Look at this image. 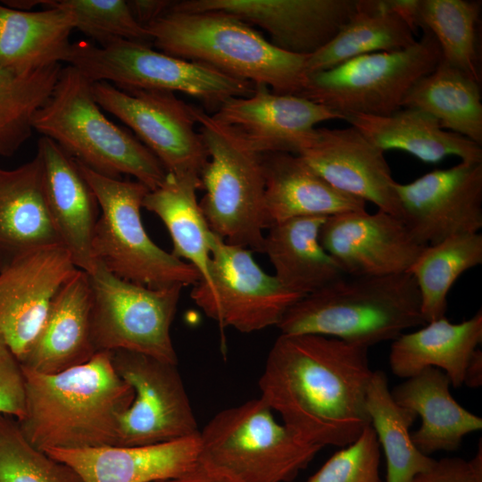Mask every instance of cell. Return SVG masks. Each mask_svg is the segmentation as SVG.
<instances>
[{
  "instance_id": "obj_1",
  "label": "cell",
  "mask_w": 482,
  "mask_h": 482,
  "mask_svg": "<svg viewBox=\"0 0 482 482\" xmlns=\"http://www.w3.org/2000/svg\"><path fill=\"white\" fill-rule=\"evenodd\" d=\"M368 350L320 335L280 334L259 380L260 397L305 441L346 446L370 425Z\"/></svg>"
},
{
  "instance_id": "obj_2",
  "label": "cell",
  "mask_w": 482,
  "mask_h": 482,
  "mask_svg": "<svg viewBox=\"0 0 482 482\" xmlns=\"http://www.w3.org/2000/svg\"><path fill=\"white\" fill-rule=\"evenodd\" d=\"M22 369L25 411L17 421L34 447L45 452L116 445L118 417L134 392L117 373L111 352H97L53 374Z\"/></svg>"
},
{
  "instance_id": "obj_3",
  "label": "cell",
  "mask_w": 482,
  "mask_h": 482,
  "mask_svg": "<svg viewBox=\"0 0 482 482\" xmlns=\"http://www.w3.org/2000/svg\"><path fill=\"white\" fill-rule=\"evenodd\" d=\"M145 28L154 45L164 54L206 64L254 85H265L278 95L298 96L303 87L309 55L277 48L251 25L231 14L181 12L170 7Z\"/></svg>"
},
{
  "instance_id": "obj_4",
  "label": "cell",
  "mask_w": 482,
  "mask_h": 482,
  "mask_svg": "<svg viewBox=\"0 0 482 482\" xmlns=\"http://www.w3.org/2000/svg\"><path fill=\"white\" fill-rule=\"evenodd\" d=\"M425 324L416 283L404 272L345 275L295 302L277 328L285 335H320L369 349Z\"/></svg>"
},
{
  "instance_id": "obj_5",
  "label": "cell",
  "mask_w": 482,
  "mask_h": 482,
  "mask_svg": "<svg viewBox=\"0 0 482 482\" xmlns=\"http://www.w3.org/2000/svg\"><path fill=\"white\" fill-rule=\"evenodd\" d=\"M92 81L67 65L31 126L91 170L111 178L133 176L149 190L157 188L167 171L137 137L115 125L95 100Z\"/></svg>"
},
{
  "instance_id": "obj_6",
  "label": "cell",
  "mask_w": 482,
  "mask_h": 482,
  "mask_svg": "<svg viewBox=\"0 0 482 482\" xmlns=\"http://www.w3.org/2000/svg\"><path fill=\"white\" fill-rule=\"evenodd\" d=\"M75 161L100 209L93 239L97 263L150 288L184 287L201 280L193 265L162 249L145 231L141 208L149 189L144 184L104 176Z\"/></svg>"
},
{
  "instance_id": "obj_7",
  "label": "cell",
  "mask_w": 482,
  "mask_h": 482,
  "mask_svg": "<svg viewBox=\"0 0 482 482\" xmlns=\"http://www.w3.org/2000/svg\"><path fill=\"white\" fill-rule=\"evenodd\" d=\"M64 62L92 82H108L123 90L180 92L198 99L212 113L225 101L249 96L255 89L250 81L135 41L119 40L104 46L71 43Z\"/></svg>"
},
{
  "instance_id": "obj_8",
  "label": "cell",
  "mask_w": 482,
  "mask_h": 482,
  "mask_svg": "<svg viewBox=\"0 0 482 482\" xmlns=\"http://www.w3.org/2000/svg\"><path fill=\"white\" fill-rule=\"evenodd\" d=\"M261 398L225 409L199 431L201 454L244 482H291L323 446L305 441Z\"/></svg>"
},
{
  "instance_id": "obj_9",
  "label": "cell",
  "mask_w": 482,
  "mask_h": 482,
  "mask_svg": "<svg viewBox=\"0 0 482 482\" xmlns=\"http://www.w3.org/2000/svg\"><path fill=\"white\" fill-rule=\"evenodd\" d=\"M208 152L199 206L211 231L226 243L262 253L266 229L261 154L251 152L194 106Z\"/></svg>"
},
{
  "instance_id": "obj_10",
  "label": "cell",
  "mask_w": 482,
  "mask_h": 482,
  "mask_svg": "<svg viewBox=\"0 0 482 482\" xmlns=\"http://www.w3.org/2000/svg\"><path fill=\"white\" fill-rule=\"evenodd\" d=\"M441 59L436 39L423 30L408 48L360 55L306 74L298 96L328 108L343 120L353 114L387 116L402 108L409 90Z\"/></svg>"
},
{
  "instance_id": "obj_11",
  "label": "cell",
  "mask_w": 482,
  "mask_h": 482,
  "mask_svg": "<svg viewBox=\"0 0 482 482\" xmlns=\"http://www.w3.org/2000/svg\"><path fill=\"white\" fill-rule=\"evenodd\" d=\"M88 276L96 351H129L177 365L170 327L183 287L150 288L118 278L99 263Z\"/></svg>"
},
{
  "instance_id": "obj_12",
  "label": "cell",
  "mask_w": 482,
  "mask_h": 482,
  "mask_svg": "<svg viewBox=\"0 0 482 482\" xmlns=\"http://www.w3.org/2000/svg\"><path fill=\"white\" fill-rule=\"evenodd\" d=\"M210 282H197L190 297L220 328L251 333L278 326L302 295L284 287L253 260L251 251L209 236Z\"/></svg>"
},
{
  "instance_id": "obj_13",
  "label": "cell",
  "mask_w": 482,
  "mask_h": 482,
  "mask_svg": "<svg viewBox=\"0 0 482 482\" xmlns=\"http://www.w3.org/2000/svg\"><path fill=\"white\" fill-rule=\"evenodd\" d=\"M92 91L97 104L129 127L167 172L200 178L209 155L193 105L170 91L123 90L104 81L93 82Z\"/></svg>"
},
{
  "instance_id": "obj_14",
  "label": "cell",
  "mask_w": 482,
  "mask_h": 482,
  "mask_svg": "<svg viewBox=\"0 0 482 482\" xmlns=\"http://www.w3.org/2000/svg\"><path fill=\"white\" fill-rule=\"evenodd\" d=\"M111 354L117 373L134 392L118 417L116 445H154L199 433L176 364L124 350Z\"/></svg>"
},
{
  "instance_id": "obj_15",
  "label": "cell",
  "mask_w": 482,
  "mask_h": 482,
  "mask_svg": "<svg viewBox=\"0 0 482 482\" xmlns=\"http://www.w3.org/2000/svg\"><path fill=\"white\" fill-rule=\"evenodd\" d=\"M394 188L402 220L422 246L482 229V162H461Z\"/></svg>"
},
{
  "instance_id": "obj_16",
  "label": "cell",
  "mask_w": 482,
  "mask_h": 482,
  "mask_svg": "<svg viewBox=\"0 0 482 482\" xmlns=\"http://www.w3.org/2000/svg\"><path fill=\"white\" fill-rule=\"evenodd\" d=\"M358 0H182L171 9L220 11L270 35L277 48L311 55L329 43L357 10Z\"/></svg>"
},
{
  "instance_id": "obj_17",
  "label": "cell",
  "mask_w": 482,
  "mask_h": 482,
  "mask_svg": "<svg viewBox=\"0 0 482 482\" xmlns=\"http://www.w3.org/2000/svg\"><path fill=\"white\" fill-rule=\"evenodd\" d=\"M210 117L245 148L258 154H297L317 124L343 120L321 104L299 96L275 94L265 85H255L249 96L225 101Z\"/></svg>"
},
{
  "instance_id": "obj_18",
  "label": "cell",
  "mask_w": 482,
  "mask_h": 482,
  "mask_svg": "<svg viewBox=\"0 0 482 482\" xmlns=\"http://www.w3.org/2000/svg\"><path fill=\"white\" fill-rule=\"evenodd\" d=\"M320 241L345 276L376 277L407 272L425 246L404 221L378 210L326 218Z\"/></svg>"
},
{
  "instance_id": "obj_19",
  "label": "cell",
  "mask_w": 482,
  "mask_h": 482,
  "mask_svg": "<svg viewBox=\"0 0 482 482\" xmlns=\"http://www.w3.org/2000/svg\"><path fill=\"white\" fill-rule=\"evenodd\" d=\"M77 269L68 250L57 245L29 252L0 270V338L19 361Z\"/></svg>"
},
{
  "instance_id": "obj_20",
  "label": "cell",
  "mask_w": 482,
  "mask_h": 482,
  "mask_svg": "<svg viewBox=\"0 0 482 482\" xmlns=\"http://www.w3.org/2000/svg\"><path fill=\"white\" fill-rule=\"evenodd\" d=\"M297 155L338 191L402 219L384 152L355 128H315Z\"/></svg>"
},
{
  "instance_id": "obj_21",
  "label": "cell",
  "mask_w": 482,
  "mask_h": 482,
  "mask_svg": "<svg viewBox=\"0 0 482 482\" xmlns=\"http://www.w3.org/2000/svg\"><path fill=\"white\" fill-rule=\"evenodd\" d=\"M42 163V189L46 209L75 266L88 275L98 263L93 239L100 209L77 162L54 140L41 137L37 152Z\"/></svg>"
},
{
  "instance_id": "obj_22",
  "label": "cell",
  "mask_w": 482,
  "mask_h": 482,
  "mask_svg": "<svg viewBox=\"0 0 482 482\" xmlns=\"http://www.w3.org/2000/svg\"><path fill=\"white\" fill-rule=\"evenodd\" d=\"M52 458L74 470L82 482H158L187 470L201 454L199 433L147 445L49 449Z\"/></svg>"
},
{
  "instance_id": "obj_23",
  "label": "cell",
  "mask_w": 482,
  "mask_h": 482,
  "mask_svg": "<svg viewBox=\"0 0 482 482\" xmlns=\"http://www.w3.org/2000/svg\"><path fill=\"white\" fill-rule=\"evenodd\" d=\"M91 310L89 276L77 269L57 291L39 332L20 360L21 366L53 374L89 361L97 353Z\"/></svg>"
},
{
  "instance_id": "obj_24",
  "label": "cell",
  "mask_w": 482,
  "mask_h": 482,
  "mask_svg": "<svg viewBox=\"0 0 482 482\" xmlns=\"http://www.w3.org/2000/svg\"><path fill=\"white\" fill-rule=\"evenodd\" d=\"M261 160L266 229L294 218L367 211L365 201L333 187L297 154L272 152Z\"/></svg>"
},
{
  "instance_id": "obj_25",
  "label": "cell",
  "mask_w": 482,
  "mask_h": 482,
  "mask_svg": "<svg viewBox=\"0 0 482 482\" xmlns=\"http://www.w3.org/2000/svg\"><path fill=\"white\" fill-rule=\"evenodd\" d=\"M57 245L62 244L45 203L38 154L17 168L0 167V270L29 252Z\"/></svg>"
},
{
  "instance_id": "obj_26",
  "label": "cell",
  "mask_w": 482,
  "mask_h": 482,
  "mask_svg": "<svg viewBox=\"0 0 482 482\" xmlns=\"http://www.w3.org/2000/svg\"><path fill=\"white\" fill-rule=\"evenodd\" d=\"M450 386L446 374L430 367L406 378L391 391L399 405L420 417V426L411 436L417 449L425 455L455 451L465 436L482 428V419L459 404Z\"/></svg>"
},
{
  "instance_id": "obj_27",
  "label": "cell",
  "mask_w": 482,
  "mask_h": 482,
  "mask_svg": "<svg viewBox=\"0 0 482 482\" xmlns=\"http://www.w3.org/2000/svg\"><path fill=\"white\" fill-rule=\"evenodd\" d=\"M481 342V310L460 323L443 317L392 341L390 369L397 377L408 378L427 368H436L446 374L451 386L460 387Z\"/></svg>"
},
{
  "instance_id": "obj_28",
  "label": "cell",
  "mask_w": 482,
  "mask_h": 482,
  "mask_svg": "<svg viewBox=\"0 0 482 482\" xmlns=\"http://www.w3.org/2000/svg\"><path fill=\"white\" fill-rule=\"evenodd\" d=\"M345 120L384 153L401 150L428 163L439 162L447 156L482 162L480 145L444 129L437 120L417 108L404 107L387 116L353 114Z\"/></svg>"
},
{
  "instance_id": "obj_29",
  "label": "cell",
  "mask_w": 482,
  "mask_h": 482,
  "mask_svg": "<svg viewBox=\"0 0 482 482\" xmlns=\"http://www.w3.org/2000/svg\"><path fill=\"white\" fill-rule=\"evenodd\" d=\"M44 8L20 11L0 4V67L27 75L65 61L73 18L60 8Z\"/></svg>"
},
{
  "instance_id": "obj_30",
  "label": "cell",
  "mask_w": 482,
  "mask_h": 482,
  "mask_svg": "<svg viewBox=\"0 0 482 482\" xmlns=\"http://www.w3.org/2000/svg\"><path fill=\"white\" fill-rule=\"evenodd\" d=\"M326 217L290 219L268 229L262 253L274 277L287 290L305 296L345 276L320 241Z\"/></svg>"
},
{
  "instance_id": "obj_31",
  "label": "cell",
  "mask_w": 482,
  "mask_h": 482,
  "mask_svg": "<svg viewBox=\"0 0 482 482\" xmlns=\"http://www.w3.org/2000/svg\"><path fill=\"white\" fill-rule=\"evenodd\" d=\"M415 30L389 8L386 0H358L355 13L337 36L308 56L305 74L331 69L360 55L408 48L417 41Z\"/></svg>"
},
{
  "instance_id": "obj_32",
  "label": "cell",
  "mask_w": 482,
  "mask_h": 482,
  "mask_svg": "<svg viewBox=\"0 0 482 482\" xmlns=\"http://www.w3.org/2000/svg\"><path fill=\"white\" fill-rule=\"evenodd\" d=\"M197 189H202L200 178L167 172L163 182L147 192L142 205L165 225L173 243L171 253L193 265L200 282L208 285L211 229L197 202Z\"/></svg>"
},
{
  "instance_id": "obj_33",
  "label": "cell",
  "mask_w": 482,
  "mask_h": 482,
  "mask_svg": "<svg viewBox=\"0 0 482 482\" xmlns=\"http://www.w3.org/2000/svg\"><path fill=\"white\" fill-rule=\"evenodd\" d=\"M402 107L420 109L440 126L482 145V104L478 81L441 59L433 71L419 79Z\"/></svg>"
},
{
  "instance_id": "obj_34",
  "label": "cell",
  "mask_w": 482,
  "mask_h": 482,
  "mask_svg": "<svg viewBox=\"0 0 482 482\" xmlns=\"http://www.w3.org/2000/svg\"><path fill=\"white\" fill-rule=\"evenodd\" d=\"M365 406L386 456V482H412L432 466L435 460L420 452L411 440L410 428L417 415L394 400L381 370L373 371L370 377Z\"/></svg>"
},
{
  "instance_id": "obj_35",
  "label": "cell",
  "mask_w": 482,
  "mask_h": 482,
  "mask_svg": "<svg viewBox=\"0 0 482 482\" xmlns=\"http://www.w3.org/2000/svg\"><path fill=\"white\" fill-rule=\"evenodd\" d=\"M482 263V235H458L425 246L408 270L418 288L426 323L445 317L447 295L457 278Z\"/></svg>"
},
{
  "instance_id": "obj_36",
  "label": "cell",
  "mask_w": 482,
  "mask_h": 482,
  "mask_svg": "<svg viewBox=\"0 0 482 482\" xmlns=\"http://www.w3.org/2000/svg\"><path fill=\"white\" fill-rule=\"evenodd\" d=\"M480 1L417 0L415 25L430 31L442 60L479 82L476 31Z\"/></svg>"
},
{
  "instance_id": "obj_37",
  "label": "cell",
  "mask_w": 482,
  "mask_h": 482,
  "mask_svg": "<svg viewBox=\"0 0 482 482\" xmlns=\"http://www.w3.org/2000/svg\"><path fill=\"white\" fill-rule=\"evenodd\" d=\"M54 64L27 75L0 67V155H12L32 135V117L58 79Z\"/></svg>"
},
{
  "instance_id": "obj_38",
  "label": "cell",
  "mask_w": 482,
  "mask_h": 482,
  "mask_svg": "<svg viewBox=\"0 0 482 482\" xmlns=\"http://www.w3.org/2000/svg\"><path fill=\"white\" fill-rule=\"evenodd\" d=\"M0 482H82L65 463L34 447L16 419L0 413Z\"/></svg>"
},
{
  "instance_id": "obj_39",
  "label": "cell",
  "mask_w": 482,
  "mask_h": 482,
  "mask_svg": "<svg viewBox=\"0 0 482 482\" xmlns=\"http://www.w3.org/2000/svg\"><path fill=\"white\" fill-rule=\"evenodd\" d=\"M43 7H57L73 18L75 29L101 46L119 40L146 44L152 37L134 18L124 0H43Z\"/></svg>"
},
{
  "instance_id": "obj_40",
  "label": "cell",
  "mask_w": 482,
  "mask_h": 482,
  "mask_svg": "<svg viewBox=\"0 0 482 482\" xmlns=\"http://www.w3.org/2000/svg\"><path fill=\"white\" fill-rule=\"evenodd\" d=\"M380 449L373 428L368 425L355 441L335 453L317 472L301 482H381Z\"/></svg>"
},
{
  "instance_id": "obj_41",
  "label": "cell",
  "mask_w": 482,
  "mask_h": 482,
  "mask_svg": "<svg viewBox=\"0 0 482 482\" xmlns=\"http://www.w3.org/2000/svg\"><path fill=\"white\" fill-rule=\"evenodd\" d=\"M25 411V377L22 366L0 338V413L20 420Z\"/></svg>"
},
{
  "instance_id": "obj_42",
  "label": "cell",
  "mask_w": 482,
  "mask_h": 482,
  "mask_svg": "<svg viewBox=\"0 0 482 482\" xmlns=\"http://www.w3.org/2000/svg\"><path fill=\"white\" fill-rule=\"evenodd\" d=\"M412 482H482V447L470 461L445 457L434 461L427 470L417 475Z\"/></svg>"
},
{
  "instance_id": "obj_43",
  "label": "cell",
  "mask_w": 482,
  "mask_h": 482,
  "mask_svg": "<svg viewBox=\"0 0 482 482\" xmlns=\"http://www.w3.org/2000/svg\"><path fill=\"white\" fill-rule=\"evenodd\" d=\"M158 482H244L204 455L177 477Z\"/></svg>"
},
{
  "instance_id": "obj_44",
  "label": "cell",
  "mask_w": 482,
  "mask_h": 482,
  "mask_svg": "<svg viewBox=\"0 0 482 482\" xmlns=\"http://www.w3.org/2000/svg\"><path fill=\"white\" fill-rule=\"evenodd\" d=\"M128 5L136 21L145 27L163 14L173 4L170 0H129Z\"/></svg>"
},
{
  "instance_id": "obj_45",
  "label": "cell",
  "mask_w": 482,
  "mask_h": 482,
  "mask_svg": "<svg viewBox=\"0 0 482 482\" xmlns=\"http://www.w3.org/2000/svg\"><path fill=\"white\" fill-rule=\"evenodd\" d=\"M463 385L470 387L482 385V352L479 349L474 353L467 366Z\"/></svg>"
}]
</instances>
